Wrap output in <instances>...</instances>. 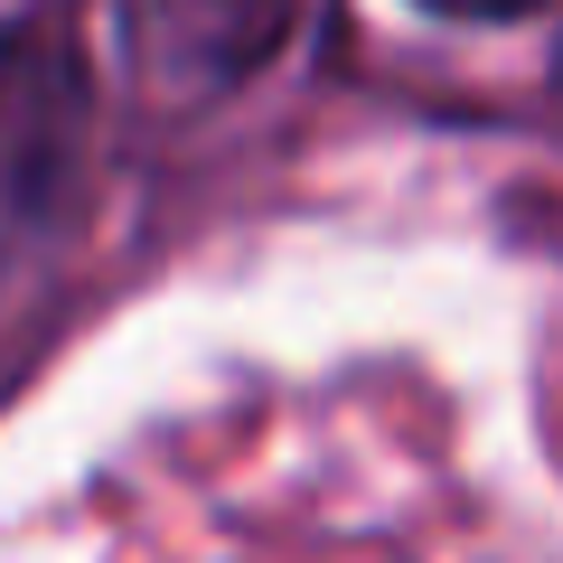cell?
Here are the masks:
<instances>
[{"label":"cell","mask_w":563,"mask_h":563,"mask_svg":"<svg viewBox=\"0 0 563 563\" xmlns=\"http://www.w3.org/2000/svg\"><path fill=\"white\" fill-rule=\"evenodd\" d=\"M85 169V57L66 29H0V291L47 254Z\"/></svg>","instance_id":"obj_1"},{"label":"cell","mask_w":563,"mask_h":563,"mask_svg":"<svg viewBox=\"0 0 563 563\" xmlns=\"http://www.w3.org/2000/svg\"><path fill=\"white\" fill-rule=\"evenodd\" d=\"M432 20H536V10H554V0H422Z\"/></svg>","instance_id":"obj_3"},{"label":"cell","mask_w":563,"mask_h":563,"mask_svg":"<svg viewBox=\"0 0 563 563\" xmlns=\"http://www.w3.org/2000/svg\"><path fill=\"white\" fill-rule=\"evenodd\" d=\"M291 10L301 0H122L132 85L161 113H207L282 57Z\"/></svg>","instance_id":"obj_2"}]
</instances>
